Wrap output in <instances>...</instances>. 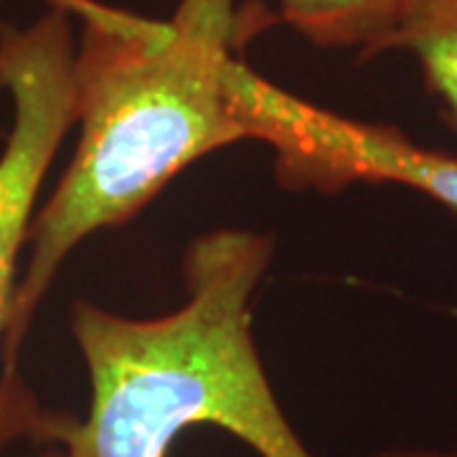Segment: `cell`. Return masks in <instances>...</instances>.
Masks as SVG:
<instances>
[{
	"instance_id": "obj_1",
	"label": "cell",
	"mask_w": 457,
	"mask_h": 457,
	"mask_svg": "<svg viewBox=\"0 0 457 457\" xmlns=\"http://www.w3.org/2000/svg\"><path fill=\"white\" fill-rule=\"evenodd\" d=\"M74 51L77 150L33 216L29 264L3 333L5 371L62 262L102 228L130 221L183 168L249 140L228 99V69L275 18L260 3L180 0L170 21L87 0Z\"/></svg>"
},
{
	"instance_id": "obj_2",
	"label": "cell",
	"mask_w": 457,
	"mask_h": 457,
	"mask_svg": "<svg viewBox=\"0 0 457 457\" xmlns=\"http://www.w3.org/2000/svg\"><path fill=\"white\" fill-rule=\"evenodd\" d=\"M275 242L245 228L194 239L186 300L168 315L71 308L89 409L64 414L38 457H168L188 427H219L260 457H312L285 417L252 338L249 300Z\"/></svg>"
},
{
	"instance_id": "obj_3",
	"label": "cell",
	"mask_w": 457,
	"mask_h": 457,
	"mask_svg": "<svg viewBox=\"0 0 457 457\" xmlns=\"http://www.w3.org/2000/svg\"><path fill=\"white\" fill-rule=\"evenodd\" d=\"M71 13L64 3H51L31 26L0 23V87L13 102V125L0 153V343L36 198L66 132L77 122ZM62 417L64 411L41 407L21 378H0V453L18 440L46 445Z\"/></svg>"
},
{
	"instance_id": "obj_4",
	"label": "cell",
	"mask_w": 457,
	"mask_h": 457,
	"mask_svg": "<svg viewBox=\"0 0 457 457\" xmlns=\"http://www.w3.org/2000/svg\"><path fill=\"white\" fill-rule=\"evenodd\" d=\"M228 99L249 132L275 153L290 188L336 194L353 183L407 186L457 212V155L414 143L392 125L351 120L295 97L239 59L228 69Z\"/></svg>"
},
{
	"instance_id": "obj_5",
	"label": "cell",
	"mask_w": 457,
	"mask_h": 457,
	"mask_svg": "<svg viewBox=\"0 0 457 457\" xmlns=\"http://www.w3.org/2000/svg\"><path fill=\"white\" fill-rule=\"evenodd\" d=\"M389 51L414 56L445 125L457 135V0H404L374 56Z\"/></svg>"
},
{
	"instance_id": "obj_6",
	"label": "cell",
	"mask_w": 457,
	"mask_h": 457,
	"mask_svg": "<svg viewBox=\"0 0 457 457\" xmlns=\"http://www.w3.org/2000/svg\"><path fill=\"white\" fill-rule=\"evenodd\" d=\"M404 0H279V21L320 49H353L374 59Z\"/></svg>"
},
{
	"instance_id": "obj_7",
	"label": "cell",
	"mask_w": 457,
	"mask_h": 457,
	"mask_svg": "<svg viewBox=\"0 0 457 457\" xmlns=\"http://www.w3.org/2000/svg\"><path fill=\"white\" fill-rule=\"evenodd\" d=\"M378 457H457L455 453H440V450H389Z\"/></svg>"
}]
</instances>
